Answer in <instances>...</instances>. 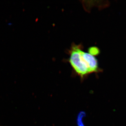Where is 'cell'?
<instances>
[{"label":"cell","instance_id":"obj_1","mask_svg":"<svg viewBox=\"0 0 126 126\" xmlns=\"http://www.w3.org/2000/svg\"><path fill=\"white\" fill-rule=\"evenodd\" d=\"M69 54L68 61L74 72L81 79L100 71L96 58L89 53L84 51L80 45L73 44Z\"/></svg>","mask_w":126,"mask_h":126},{"label":"cell","instance_id":"obj_2","mask_svg":"<svg viewBox=\"0 0 126 126\" xmlns=\"http://www.w3.org/2000/svg\"><path fill=\"white\" fill-rule=\"evenodd\" d=\"M89 53L93 56L98 55L100 53V50L96 47H92L89 49Z\"/></svg>","mask_w":126,"mask_h":126}]
</instances>
